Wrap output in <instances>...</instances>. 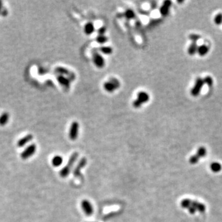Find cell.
<instances>
[{"mask_svg":"<svg viewBox=\"0 0 222 222\" xmlns=\"http://www.w3.org/2000/svg\"><path fill=\"white\" fill-rule=\"evenodd\" d=\"M78 156H79V154L77 153H73L72 154V155L68 159V164L63 169H62L59 172V175L61 177L66 178V176H68V174L70 173V171L72 169L73 165H74L75 161L77 159Z\"/></svg>","mask_w":222,"mask_h":222,"instance_id":"6da1fadb","label":"cell"},{"mask_svg":"<svg viewBox=\"0 0 222 222\" xmlns=\"http://www.w3.org/2000/svg\"><path fill=\"white\" fill-rule=\"evenodd\" d=\"M120 86V82L117 79L111 78L108 82H106L104 84V88L106 91L112 93L117 88H119Z\"/></svg>","mask_w":222,"mask_h":222,"instance_id":"7a4b0ae2","label":"cell"},{"mask_svg":"<svg viewBox=\"0 0 222 222\" xmlns=\"http://www.w3.org/2000/svg\"><path fill=\"white\" fill-rule=\"evenodd\" d=\"M204 85L203 79L201 77H198L196 79L194 85L192 88L191 90V95L194 96L196 97L198 96L202 90V88Z\"/></svg>","mask_w":222,"mask_h":222,"instance_id":"3957f363","label":"cell"},{"mask_svg":"<svg viewBox=\"0 0 222 222\" xmlns=\"http://www.w3.org/2000/svg\"><path fill=\"white\" fill-rule=\"evenodd\" d=\"M36 151L35 144H31L28 146L20 154V157L23 160H27L34 155Z\"/></svg>","mask_w":222,"mask_h":222,"instance_id":"277c9868","label":"cell"},{"mask_svg":"<svg viewBox=\"0 0 222 222\" xmlns=\"http://www.w3.org/2000/svg\"><path fill=\"white\" fill-rule=\"evenodd\" d=\"M55 71L57 73L61 75L65 76L68 78L71 81H73L75 79V75L73 73L70 71L68 68H64L62 67H57L55 68Z\"/></svg>","mask_w":222,"mask_h":222,"instance_id":"5b68a950","label":"cell"},{"mask_svg":"<svg viewBox=\"0 0 222 222\" xmlns=\"http://www.w3.org/2000/svg\"><path fill=\"white\" fill-rule=\"evenodd\" d=\"M79 123L77 122H72L68 133V137L71 140L74 141L77 138L79 135Z\"/></svg>","mask_w":222,"mask_h":222,"instance_id":"8992f818","label":"cell"},{"mask_svg":"<svg viewBox=\"0 0 222 222\" xmlns=\"http://www.w3.org/2000/svg\"><path fill=\"white\" fill-rule=\"evenodd\" d=\"M93 60L95 65L98 68H103L105 65V61L103 56L98 52H94L93 54Z\"/></svg>","mask_w":222,"mask_h":222,"instance_id":"52a82bcc","label":"cell"},{"mask_svg":"<svg viewBox=\"0 0 222 222\" xmlns=\"http://www.w3.org/2000/svg\"><path fill=\"white\" fill-rule=\"evenodd\" d=\"M81 206H82V208L84 213L86 215L89 216L93 214V206L89 201H88L86 199L83 200L81 203Z\"/></svg>","mask_w":222,"mask_h":222,"instance_id":"ba28073f","label":"cell"},{"mask_svg":"<svg viewBox=\"0 0 222 222\" xmlns=\"http://www.w3.org/2000/svg\"><path fill=\"white\" fill-rule=\"evenodd\" d=\"M57 82L59 83V84L62 86L64 88L68 89L70 88V82H72L68 78L63 76V75H59L57 77Z\"/></svg>","mask_w":222,"mask_h":222,"instance_id":"9c48e42d","label":"cell"},{"mask_svg":"<svg viewBox=\"0 0 222 222\" xmlns=\"http://www.w3.org/2000/svg\"><path fill=\"white\" fill-rule=\"evenodd\" d=\"M171 1L169 0L165 1L161 6L160 9V13L161 15L164 17L167 16L170 11V8H171Z\"/></svg>","mask_w":222,"mask_h":222,"instance_id":"30bf717a","label":"cell"},{"mask_svg":"<svg viewBox=\"0 0 222 222\" xmlns=\"http://www.w3.org/2000/svg\"><path fill=\"white\" fill-rule=\"evenodd\" d=\"M86 164V159L85 158H83L80 160V162L77 165V166L75 167L73 171V175L76 177L78 178L79 176L80 177L81 176V170L85 167Z\"/></svg>","mask_w":222,"mask_h":222,"instance_id":"8fae6325","label":"cell"},{"mask_svg":"<svg viewBox=\"0 0 222 222\" xmlns=\"http://www.w3.org/2000/svg\"><path fill=\"white\" fill-rule=\"evenodd\" d=\"M190 205H191L192 207H193L196 210V211L199 212V213L203 214V213L205 212L206 207L204 204H203L200 202H198L196 201H193V200L191 199Z\"/></svg>","mask_w":222,"mask_h":222,"instance_id":"7c38bea8","label":"cell"},{"mask_svg":"<svg viewBox=\"0 0 222 222\" xmlns=\"http://www.w3.org/2000/svg\"><path fill=\"white\" fill-rule=\"evenodd\" d=\"M34 138V137L32 134H29L26 135L25 137H24L22 138L21 139H20L17 143V145L18 147L19 148H22L25 146L28 143L30 142Z\"/></svg>","mask_w":222,"mask_h":222,"instance_id":"4fadbf2b","label":"cell"},{"mask_svg":"<svg viewBox=\"0 0 222 222\" xmlns=\"http://www.w3.org/2000/svg\"><path fill=\"white\" fill-rule=\"evenodd\" d=\"M137 100L141 104L147 103L149 100V95L144 91H140L137 95Z\"/></svg>","mask_w":222,"mask_h":222,"instance_id":"5bb4252c","label":"cell"},{"mask_svg":"<svg viewBox=\"0 0 222 222\" xmlns=\"http://www.w3.org/2000/svg\"><path fill=\"white\" fill-rule=\"evenodd\" d=\"M208 51H209V46L207 45L203 44L200 46H198L197 53L200 56H204L208 52Z\"/></svg>","mask_w":222,"mask_h":222,"instance_id":"9a60e30c","label":"cell"},{"mask_svg":"<svg viewBox=\"0 0 222 222\" xmlns=\"http://www.w3.org/2000/svg\"><path fill=\"white\" fill-rule=\"evenodd\" d=\"M52 165L55 167H59L60 165H62V162H63V159L61 155H55L54 157H53V158L51 160Z\"/></svg>","mask_w":222,"mask_h":222,"instance_id":"2e32d148","label":"cell"},{"mask_svg":"<svg viewBox=\"0 0 222 222\" xmlns=\"http://www.w3.org/2000/svg\"><path fill=\"white\" fill-rule=\"evenodd\" d=\"M198 48V45L197 43L192 42L188 47V54L190 56H194V54H196L197 53Z\"/></svg>","mask_w":222,"mask_h":222,"instance_id":"e0dca14e","label":"cell"},{"mask_svg":"<svg viewBox=\"0 0 222 222\" xmlns=\"http://www.w3.org/2000/svg\"><path fill=\"white\" fill-rule=\"evenodd\" d=\"M9 119V114L8 112H3L0 116V126H4L7 124Z\"/></svg>","mask_w":222,"mask_h":222,"instance_id":"ac0fdd59","label":"cell"},{"mask_svg":"<svg viewBox=\"0 0 222 222\" xmlns=\"http://www.w3.org/2000/svg\"><path fill=\"white\" fill-rule=\"evenodd\" d=\"M95 26L92 22H88L84 27V31L86 34L88 35L93 34L95 32Z\"/></svg>","mask_w":222,"mask_h":222,"instance_id":"d6986e66","label":"cell"},{"mask_svg":"<svg viewBox=\"0 0 222 222\" xmlns=\"http://www.w3.org/2000/svg\"><path fill=\"white\" fill-rule=\"evenodd\" d=\"M210 167L211 171H212L213 172H215V173H218V172L222 171V165L219 162H217L212 163L210 164Z\"/></svg>","mask_w":222,"mask_h":222,"instance_id":"ffe728a7","label":"cell"},{"mask_svg":"<svg viewBox=\"0 0 222 222\" xmlns=\"http://www.w3.org/2000/svg\"><path fill=\"white\" fill-rule=\"evenodd\" d=\"M123 16L126 17L127 19H132L135 17V13L133 11L128 9L123 14Z\"/></svg>","mask_w":222,"mask_h":222,"instance_id":"44dd1931","label":"cell"},{"mask_svg":"<svg viewBox=\"0 0 222 222\" xmlns=\"http://www.w3.org/2000/svg\"><path fill=\"white\" fill-rule=\"evenodd\" d=\"M196 155L201 159V158H203L204 157L206 154H207V150L205 149V147L204 146H201L199 148V149H198L197 152H196Z\"/></svg>","mask_w":222,"mask_h":222,"instance_id":"7402d4cb","label":"cell"},{"mask_svg":"<svg viewBox=\"0 0 222 222\" xmlns=\"http://www.w3.org/2000/svg\"><path fill=\"white\" fill-rule=\"evenodd\" d=\"M99 50L100 51L103 52V54H107V55L112 54L113 52L112 48L110 46H102Z\"/></svg>","mask_w":222,"mask_h":222,"instance_id":"603a6c76","label":"cell"},{"mask_svg":"<svg viewBox=\"0 0 222 222\" xmlns=\"http://www.w3.org/2000/svg\"><path fill=\"white\" fill-rule=\"evenodd\" d=\"M204 83L208 87H211L214 84V80L210 76H206L204 79H203Z\"/></svg>","mask_w":222,"mask_h":222,"instance_id":"cb8c5ba5","label":"cell"},{"mask_svg":"<svg viewBox=\"0 0 222 222\" xmlns=\"http://www.w3.org/2000/svg\"><path fill=\"white\" fill-rule=\"evenodd\" d=\"M201 36L199 34H191L189 35V38L192 42L196 43L198 40L201 39Z\"/></svg>","mask_w":222,"mask_h":222,"instance_id":"d4e9b609","label":"cell"},{"mask_svg":"<svg viewBox=\"0 0 222 222\" xmlns=\"http://www.w3.org/2000/svg\"><path fill=\"white\" fill-rule=\"evenodd\" d=\"M214 22L216 25H220L222 24V13H218L214 17Z\"/></svg>","mask_w":222,"mask_h":222,"instance_id":"484cf974","label":"cell"},{"mask_svg":"<svg viewBox=\"0 0 222 222\" xmlns=\"http://www.w3.org/2000/svg\"><path fill=\"white\" fill-rule=\"evenodd\" d=\"M199 159H200V158L196 154H194V155L191 156V157L189 158V163L191 164L194 165V164H196L199 162Z\"/></svg>","mask_w":222,"mask_h":222,"instance_id":"4316f807","label":"cell"},{"mask_svg":"<svg viewBox=\"0 0 222 222\" xmlns=\"http://www.w3.org/2000/svg\"><path fill=\"white\" fill-rule=\"evenodd\" d=\"M96 40L98 43H99L100 44H103V43H105L106 42H107L108 39L105 35H98L96 37Z\"/></svg>","mask_w":222,"mask_h":222,"instance_id":"83f0119b","label":"cell"},{"mask_svg":"<svg viewBox=\"0 0 222 222\" xmlns=\"http://www.w3.org/2000/svg\"><path fill=\"white\" fill-rule=\"evenodd\" d=\"M106 28L105 27H101L98 30V33L99 35H104V34L106 33Z\"/></svg>","mask_w":222,"mask_h":222,"instance_id":"f1b7e54d","label":"cell"},{"mask_svg":"<svg viewBox=\"0 0 222 222\" xmlns=\"http://www.w3.org/2000/svg\"><path fill=\"white\" fill-rule=\"evenodd\" d=\"M141 105H142V104L139 103L137 100H135L134 102L133 103V107H135V108H139V107H140L141 106Z\"/></svg>","mask_w":222,"mask_h":222,"instance_id":"f546056e","label":"cell"},{"mask_svg":"<svg viewBox=\"0 0 222 222\" xmlns=\"http://www.w3.org/2000/svg\"><path fill=\"white\" fill-rule=\"evenodd\" d=\"M2 5H3V3L1 1H0V13L1 12V9H2Z\"/></svg>","mask_w":222,"mask_h":222,"instance_id":"4dcf8cb0","label":"cell"},{"mask_svg":"<svg viewBox=\"0 0 222 222\" xmlns=\"http://www.w3.org/2000/svg\"><path fill=\"white\" fill-rule=\"evenodd\" d=\"M177 2H178V3H183V1H177Z\"/></svg>","mask_w":222,"mask_h":222,"instance_id":"1f68e13d","label":"cell"}]
</instances>
